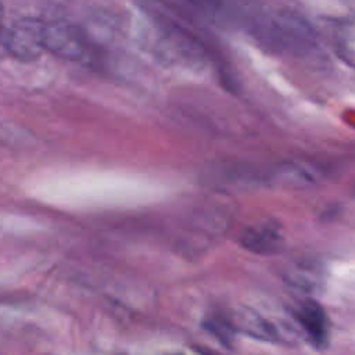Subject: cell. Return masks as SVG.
Segmentation results:
<instances>
[{
	"instance_id": "6da1fadb",
	"label": "cell",
	"mask_w": 355,
	"mask_h": 355,
	"mask_svg": "<svg viewBox=\"0 0 355 355\" xmlns=\"http://www.w3.org/2000/svg\"><path fill=\"white\" fill-rule=\"evenodd\" d=\"M44 47L67 61L83 62L90 54V42L83 29L67 21L44 22Z\"/></svg>"
},
{
	"instance_id": "7a4b0ae2",
	"label": "cell",
	"mask_w": 355,
	"mask_h": 355,
	"mask_svg": "<svg viewBox=\"0 0 355 355\" xmlns=\"http://www.w3.org/2000/svg\"><path fill=\"white\" fill-rule=\"evenodd\" d=\"M7 54L19 61H33L44 51V22L32 17L19 18L4 31Z\"/></svg>"
},
{
	"instance_id": "3957f363",
	"label": "cell",
	"mask_w": 355,
	"mask_h": 355,
	"mask_svg": "<svg viewBox=\"0 0 355 355\" xmlns=\"http://www.w3.org/2000/svg\"><path fill=\"white\" fill-rule=\"evenodd\" d=\"M294 316L300 323L301 329L304 330V333L316 347H323L327 343V338H329L327 318H326L324 309L318 301L312 298L302 300L298 304L294 312Z\"/></svg>"
},
{
	"instance_id": "277c9868",
	"label": "cell",
	"mask_w": 355,
	"mask_h": 355,
	"mask_svg": "<svg viewBox=\"0 0 355 355\" xmlns=\"http://www.w3.org/2000/svg\"><path fill=\"white\" fill-rule=\"evenodd\" d=\"M283 241L280 229L269 222L248 227L241 236V244L254 252L269 254L277 251Z\"/></svg>"
},
{
	"instance_id": "5b68a950",
	"label": "cell",
	"mask_w": 355,
	"mask_h": 355,
	"mask_svg": "<svg viewBox=\"0 0 355 355\" xmlns=\"http://www.w3.org/2000/svg\"><path fill=\"white\" fill-rule=\"evenodd\" d=\"M334 49L345 64L355 68V15L338 24L334 33Z\"/></svg>"
},
{
	"instance_id": "8992f818",
	"label": "cell",
	"mask_w": 355,
	"mask_h": 355,
	"mask_svg": "<svg viewBox=\"0 0 355 355\" xmlns=\"http://www.w3.org/2000/svg\"><path fill=\"white\" fill-rule=\"evenodd\" d=\"M237 322L240 329L252 337L262 340H279L276 326L252 311H244L237 315Z\"/></svg>"
},
{
	"instance_id": "52a82bcc",
	"label": "cell",
	"mask_w": 355,
	"mask_h": 355,
	"mask_svg": "<svg viewBox=\"0 0 355 355\" xmlns=\"http://www.w3.org/2000/svg\"><path fill=\"white\" fill-rule=\"evenodd\" d=\"M190 7L196 8L197 11L205 12V14H212L216 12L219 6H220V0H184Z\"/></svg>"
},
{
	"instance_id": "ba28073f",
	"label": "cell",
	"mask_w": 355,
	"mask_h": 355,
	"mask_svg": "<svg viewBox=\"0 0 355 355\" xmlns=\"http://www.w3.org/2000/svg\"><path fill=\"white\" fill-rule=\"evenodd\" d=\"M3 15H4V8H3V4L0 3V32H3V31H1V24H3Z\"/></svg>"
}]
</instances>
